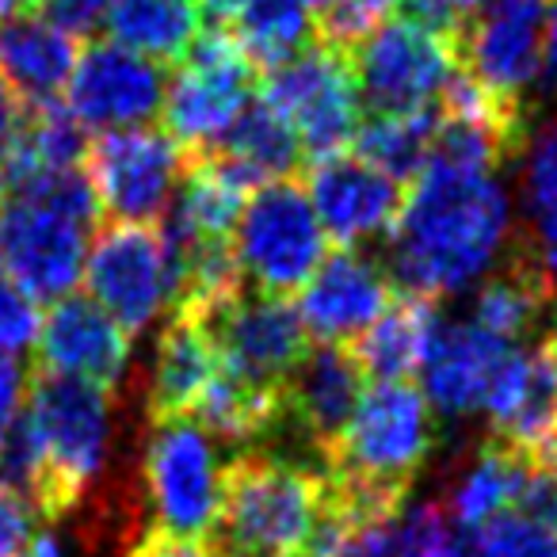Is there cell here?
<instances>
[{
  "instance_id": "cell-1",
  "label": "cell",
  "mask_w": 557,
  "mask_h": 557,
  "mask_svg": "<svg viewBox=\"0 0 557 557\" xmlns=\"http://www.w3.org/2000/svg\"><path fill=\"white\" fill-rule=\"evenodd\" d=\"M511 240V207L500 172L432 164L417 172L386 248L394 290L447 298L493 271Z\"/></svg>"
},
{
  "instance_id": "cell-2",
  "label": "cell",
  "mask_w": 557,
  "mask_h": 557,
  "mask_svg": "<svg viewBox=\"0 0 557 557\" xmlns=\"http://www.w3.org/2000/svg\"><path fill=\"white\" fill-rule=\"evenodd\" d=\"M20 412L35 455L24 496L35 516L54 527L58 519L73 516L103 478L115 432V394L96 382L35 367Z\"/></svg>"
},
{
  "instance_id": "cell-3",
  "label": "cell",
  "mask_w": 557,
  "mask_h": 557,
  "mask_svg": "<svg viewBox=\"0 0 557 557\" xmlns=\"http://www.w3.org/2000/svg\"><path fill=\"white\" fill-rule=\"evenodd\" d=\"M325 511V470L271 450L222 466V500L210 539L225 557H306Z\"/></svg>"
},
{
  "instance_id": "cell-4",
  "label": "cell",
  "mask_w": 557,
  "mask_h": 557,
  "mask_svg": "<svg viewBox=\"0 0 557 557\" xmlns=\"http://www.w3.org/2000/svg\"><path fill=\"white\" fill-rule=\"evenodd\" d=\"M245 283L260 295L290 298L325 260L329 237L313 214L310 191L295 176L252 187L230 233Z\"/></svg>"
},
{
  "instance_id": "cell-5",
  "label": "cell",
  "mask_w": 557,
  "mask_h": 557,
  "mask_svg": "<svg viewBox=\"0 0 557 557\" xmlns=\"http://www.w3.org/2000/svg\"><path fill=\"white\" fill-rule=\"evenodd\" d=\"M256 96L295 131L310 161L348 153L359 131V92L351 54L313 39L287 62L256 77Z\"/></svg>"
},
{
  "instance_id": "cell-6",
  "label": "cell",
  "mask_w": 557,
  "mask_h": 557,
  "mask_svg": "<svg viewBox=\"0 0 557 557\" xmlns=\"http://www.w3.org/2000/svg\"><path fill=\"white\" fill-rule=\"evenodd\" d=\"M256 96V65L245 58L225 27H210L191 42L184 62L172 70L161 100V131L184 153L210 149Z\"/></svg>"
},
{
  "instance_id": "cell-7",
  "label": "cell",
  "mask_w": 557,
  "mask_h": 557,
  "mask_svg": "<svg viewBox=\"0 0 557 557\" xmlns=\"http://www.w3.org/2000/svg\"><path fill=\"white\" fill-rule=\"evenodd\" d=\"M348 54L359 108L371 115L435 108L443 85L458 73V42L412 20H389L374 27Z\"/></svg>"
},
{
  "instance_id": "cell-8",
  "label": "cell",
  "mask_w": 557,
  "mask_h": 557,
  "mask_svg": "<svg viewBox=\"0 0 557 557\" xmlns=\"http://www.w3.org/2000/svg\"><path fill=\"white\" fill-rule=\"evenodd\" d=\"M141 485L164 531L210 539L222 500V466L214 440L191 417L149 424L141 450Z\"/></svg>"
},
{
  "instance_id": "cell-9",
  "label": "cell",
  "mask_w": 557,
  "mask_h": 557,
  "mask_svg": "<svg viewBox=\"0 0 557 557\" xmlns=\"http://www.w3.org/2000/svg\"><path fill=\"white\" fill-rule=\"evenodd\" d=\"M85 172L100 214H108L111 222L153 225L172 207L184 172V149L153 126L103 131L96 141H88Z\"/></svg>"
},
{
  "instance_id": "cell-10",
  "label": "cell",
  "mask_w": 557,
  "mask_h": 557,
  "mask_svg": "<svg viewBox=\"0 0 557 557\" xmlns=\"http://www.w3.org/2000/svg\"><path fill=\"white\" fill-rule=\"evenodd\" d=\"M88 225L32 195L0 202V268L35 302H58L85 275Z\"/></svg>"
},
{
  "instance_id": "cell-11",
  "label": "cell",
  "mask_w": 557,
  "mask_h": 557,
  "mask_svg": "<svg viewBox=\"0 0 557 557\" xmlns=\"http://www.w3.org/2000/svg\"><path fill=\"white\" fill-rule=\"evenodd\" d=\"M88 298L123 329L138 336L169 306V268L157 225L111 222L85 256Z\"/></svg>"
},
{
  "instance_id": "cell-12",
  "label": "cell",
  "mask_w": 557,
  "mask_h": 557,
  "mask_svg": "<svg viewBox=\"0 0 557 557\" xmlns=\"http://www.w3.org/2000/svg\"><path fill=\"white\" fill-rule=\"evenodd\" d=\"M549 0H488L458 32V70L511 108H527L523 92L542 70Z\"/></svg>"
},
{
  "instance_id": "cell-13",
  "label": "cell",
  "mask_w": 557,
  "mask_h": 557,
  "mask_svg": "<svg viewBox=\"0 0 557 557\" xmlns=\"http://www.w3.org/2000/svg\"><path fill=\"white\" fill-rule=\"evenodd\" d=\"M169 65L141 58L119 42H88L65 85V108L81 126L126 131L161 115Z\"/></svg>"
},
{
  "instance_id": "cell-14",
  "label": "cell",
  "mask_w": 557,
  "mask_h": 557,
  "mask_svg": "<svg viewBox=\"0 0 557 557\" xmlns=\"http://www.w3.org/2000/svg\"><path fill=\"white\" fill-rule=\"evenodd\" d=\"M207 329L222 363L260 386H287L310 351V333L298 318V306L290 298L260 295L252 287L222 306L207 321Z\"/></svg>"
},
{
  "instance_id": "cell-15",
  "label": "cell",
  "mask_w": 557,
  "mask_h": 557,
  "mask_svg": "<svg viewBox=\"0 0 557 557\" xmlns=\"http://www.w3.org/2000/svg\"><path fill=\"white\" fill-rule=\"evenodd\" d=\"M394 283L386 263L367 252L336 248L325 252L306 287L298 290V318H302L310 341L318 344H351L374 325L394 298Z\"/></svg>"
},
{
  "instance_id": "cell-16",
  "label": "cell",
  "mask_w": 557,
  "mask_h": 557,
  "mask_svg": "<svg viewBox=\"0 0 557 557\" xmlns=\"http://www.w3.org/2000/svg\"><path fill=\"white\" fill-rule=\"evenodd\" d=\"M310 202L325 237L336 248H348L394 230L405 202V184L348 149V153L313 161Z\"/></svg>"
},
{
  "instance_id": "cell-17",
  "label": "cell",
  "mask_w": 557,
  "mask_h": 557,
  "mask_svg": "<svg viewBox=\"0 0 557 557\" xmlns=\"http://www.w3.org/2000/svg\"><path fill=\"white\" fill-rule=\"evenodd\" d=\"M35 367L85 379L115 394L131 367V336L88 295H65L50 306L35 336Z\"/></svg>"
},
{
  "instance_id": "cell-18",
  "label": "cell",
  "mask_w": 557,
  "mask_h": 557,
  "mask_svg": "<svg viewBox=\"0 0 557 557\" xmlns=\"http://www.w3.org/2000/svg\"><path fill=\"white\" fill-rule=\"evenodd\" d=\"M363 389L367 371L351 344H310L287 382V428H298V435L325 458Z\"/></svg>"
},
{
  "instance_id": "cell-19",
  "label": "cell",
  "mask_w": 557,
  "mask_h": 557,
  "mask_svg": "<svg viewBox=\"0 0 557 557\" xmlns=\"http://www.w3.org/2000/svg\"><path fill=\"white\" fill-rule=\"evenodd\" d=\"M508 341L481 329L478 321L440 325L424 359V397L443 417H473L485 409V394L500 371Z\"/></svg>"
},
{
  "instance_id": "cell-20",
  "label": "cell",
  "mask_w": 557,
  "mask_h": 557,
  "mask_svg": "<svg viewBox=\"0 0 557 557\" xmlns=\"http://www.w3.org/2000/svg\"><path fill=\"white\" fill-rule=\"evenodd\" d=\"M554 271L519 233H511L508 248L493 263L481 290L473 298V321L500 341H523L534 333L546 306L554 302Z\"/></svg>"
},
{
  "instance_id": "cell-21",
  "label": "cell",
  "mask_w": 557,
  "mask_h": 557,
  "mask_svg": "<svg viewBox=\"0 0 557 557\" xmlns=\"http://www.w3.org/2000/svg\"><path fill=\"white\" fill-rule=\"evenodd\" d=\"M218 363H222V356H218V344L210 336L207 321L187 318V313H169V325L157 341L153 371H149V424L191 417L195 401L202 397L207 382L214 379Z\"/></svg>"
},
{
  "instance_id": "cell-22",
  "label": "cell",
  "mask_w": 557,
  "mask_h": 557,
  "mask_svg": "<svg viewBox=\"0 0 557 557\" xmlns=\"http://www.w3.org/2000/svg\"><path fill=\"white\" fill-rule=\"evenodd\" d=\"M77 62V39L54 32L39 16L0 24V81L16 92L24 108L62 100Z\"/></svg>"
},
{
  "instance_id": "cell-23",
  "label": "cell",
  "mask_w": 557,
  "mask_h": 557,
  "mask_svg": "<svg viewBox=\"0 0 557 557\" xmlns=\"http://www.w3.org/2000/svg\"><path fill=\"white\" fill-rule=\"evenodd\" d=\"M435 329H440V302L397 290L386 310L374 318V325L359 341H351V351L363 363L367 379L409 382L424 367Z\"/></svg>"
},
{
  "instance_id": "cell-24",
  "label": "cell",
  "mask_w": 557,
  "mask_h": 557,
  "mask_svg": "<svg viewBox=\"0 0 557 557\" xmlns=\"http://www.w3.org/2000/svg\"><path fill=\"white\" fill-rule=\"evenodd\" d=\"M111 42L176 70L202 35L199 0H108Z\"/></svg>"
},
{
  "instance_id": "cell-25",
  "label": "cell",
  "mask_w": 557,
  "mask_h": 557,
  "mask_svg": "<svg viewBox=\"0 0 557 557\" xmlns=\"http://www.w3.org/2000/svg\"><path fill=\"white\" fill-rule=\"evenodd\" d=\"M534 466V458H527L523 450L508 447L504 440L488 435L478 447V455L470 458L462 473H458L455 488H450V516L458 519V527L478 531L481 523H488L500 511H516L519 493H523L527 470Z\"/></svg>"
},
{
  "instance_id": "cell-26",
  "label": "cell",
  "mask_w": 557,
  "mask_h": 557,
  "mask_svg": "<svg viewBox=\"0 0 557 557\" xmlns=\"http://www.w3.org/2000/svg\"><path fill=\"white\" fill-rule=\"evenodd\" d=\"M210 149H218V153H225L230 161H237L240 169L252 172L260 184L298 176V169H302V161H306L295 131H290L260 96H252V100L237 111V119L225 126V134Z\"/></svg>"
},
{
  "instance_id": "cell-27",
  "label": "cell",
  "mask_w": 557,
  "mask_h": 557,
  "mask_svg": "<svg viewBox=\"0 0 557 557\" xmlns=\"http://www.w3.org/2000/svg\"><path fill=\"white\" fill-rule=\"evenodd\" d=\"M237 39L256 73L287 62L302 47L313 42V12L306 0H248L245 9L225 24Z\"/></svg>"
},
{
  "instance_id": "cell-28",
  "label": "cell",
  "mask_w": 557,
  "mask_h": 557,
  "mask_svg": "<svg viewBox=\"0 0 557 557\" xmlns=\"http://www.w3.org/2000/svg\"><path fill=\"white\" fill-rule=\"evenodd\" d=\"M432 131L435 108L405 111V115H371L367 123H359L356 138H351V153L394 176L397 184H412L428 161Z\"/></svg>"
},
{
  "instance_id": "cell-29",
  "label": "cell",
  "mask_w": 557,
  "mask_h": 557,
  "mask_svg": "<svg viewBox=\"0 0 557 557\" xmlns=\"http://www.w3.org/2000/svg\"><path fill=\"white\" fill-rule=\"evenodd\" d=\"M523 169V218L519 237L546 260L557 275V119H549L534 138H527Z\"/></svg>"
},
{
  "instance_id": "cell-30",
  "label": "cell",
  "mask_w": 557,
  "mask_h": 557,
  "mask_svg": "<svg viewBox=\"0 0 557 557\" xmlns=\"http://www.w3.org/2000/svg\"><path fill=\"white\" fill-rule=\"evenodd\" d=\"M394 554L397 557H470L466 527L450 516L447 504L424 500L397 519L394 527Z\"/></svg>"
},
{
  "instance_id": "cell-31",
  "label": "cell",
  "mask_w": 557,
  "mask_h": 557,
  "mask_svg": "<svg viewBox=\"0 0 557 557\" xmlns=\"http://www.w3.org/2000/svg\"><path fill=\"white\" fill-rule=\"evenodd\" d=\"M470 557H557V527L523 511H500L478 527Z\"/></svg>"
},
{
  "instance_id": "cell-32",
  "label": "cell",
  "mask_w": 557,
  "mask_h": 557,
  "mask_svg": "<svg viewBox=\"0 0 557 557\" xmlns=\"http://www.w3.org/2000/svg\"><path fill=\"white\" fill-rule=\"evenodd\" d=\"M394 9L397 0H333L313 16V39L336 50H356Z\"/></svg>"
},
{
  "instance_id": "cell-33",
  "label": "cell",
  "mask_w": 557,
  "mask_h": 557,
  "mask_svg": "<svg viewBox=\"0 0 557 557\" xmlns=\"http://www.w3.org/2000/svg\"><path fill=\"white\" fill-rule=\"evenodd\" d=\"M39 302L16 287V283H0V356H20L39 336Z\"/></svg>"
},
{
  "instance_id": "cell-34",
  "label": "cell",
  "mask_w": 557,
  "mask_h": 557,
  "mask_svg": "<svg viewBox=\"0 0 557 557\" xmlns=\"http://www.w3.org/2000/svg\"><path fill=\"white\" fill-rule=\"evenodd\" d=\"M35 16L70 39H88L108 16V0H35Z\"/></svg>"
},
{
  "instance_id": "cell-35",
  "label": "cell",
  "mask_w": 557,
  "mask_h": 557,
  "mask_svg": "<svg viewBox=\"0 0 557 557\" xmlns=\"http://www.w3.org/2000/svg\"><path fill=\"white\" fill-rule=\"evenodd\" d=\"M35 519L39 516H35L32 500L20 488H12L9 481H0V557H16L24 549Z\"/></svg>"
},
{
  "instance_id": "cell-36",
  "label": "cell",
  "mask_w": 557,
  "mask_h": 557,
  "mask_svg": "<svg viewBox=\"0 0 557 557\" xmlns=\"http://www.w3.org/2000/svg\"><path fill=\"white\" fill-rule=\"evenodd\" d=\"M131 557H225V549L214 539H187V534H172L164 527H149L134 542Z\"/></svg>"
},
{
  "instance_id": "cell-37",
  "label": "cell",
  "mask_w": 557,
  "mask_h": 557,
  "mask_svg": "<svg viewBox=\"0 0 557 557\" xmlns=\"http://www.w3.org/2000/svg\"><path fill=\"white\" fill-rule=\"evenodd\" d=\"M405 9V20L428 27L435 35H447V39L458 42V32H462V12L455 9V0H397Z\"/></svg>"
},
{
  "instance_id": "cell-38",
  "label": "cell",
  "mask_w": 557,
  "mask_h": 557,
  "mask_svg": "<svg viewBox=\"0 0 557 557\" xmlns=\"http://www.w3.org/2000/svg\"><path fill=\"white\" fill-rule=\"evenodd\" d=\"M27 397V374L20 371V363L12 356H0V440L12 428V420L20 417Z\"/></svg>"
},
{
  "instance_id": "cell-39",
  "label": "cell",
  "mask_w": 557,
  "mask_h": 557,
  "mask_svg": "<svg viewBox=\"0 0 557 557\" xmlns=\"http://www.w3.org/2000/svg\"><path fill=\"white\" fill-rule=\"evenodd\" d=\"M542 77H546V88L557 96V0L546 16V39H542Z\"/></svg>"
},
{
  "instance_id": "cell-40",
  "label": "cell",
  "mask_w": 557,
  "mask_h": 557,
  "mask_svg": "<svg viewBox=\"0 0 557 557\" xmlns=\"http://www.w3.org/2000/svg\"><path fill=\"white\" fill-rule=\"evenodd\" d=\"M16 557H70V554H65L62 534H58L54 527L47 523L39 534H32V539L24 542V549H20Z\"/></svg>"
},
{
  "instance_id": "cell-41",
  "label": "cell",
  "mask_w": 557,
  "mask_h": 557,
  "mask_svg": "<svg viewBox=\"0 0 557 557\" xmlns=\"http://www.w3.org/2000/svg\"><path fill=\"white\" fill-rule=\"evenodd\" d=\"M199 4H202V12H210V20H214L218 27H225L240 9H245L248 0H199Z\"/></svg>"
},
{
  "instance_id": "cell-42",
  "label": "cell",
  "mask_w": 557,
  "mask_h": 557,
  "mask_svg": "<svg viewBox=\"0 0 557 557\" xmlns=\"http://www.w3.org/2000/svg\"><path fill=\"white\" fill-rule=\"evenodd\" d=\"M20 16H35V0H0V24Z\"/></svg>"
},
{
  "instance_id": "cell-43",
  "label": "cell",
  "mask_w": 557,
  "mask_h": 557,
  "mask_svg": "<svg viewBox=\"0 0 557 557\" xmlns=\"http://www.w3.org/2000/svg\"><path fill=\"white\" fill-rule=\"evenodd\" d=\"M542 356H546V363H549V371L557 374V329L546 336V344H542Z\"/></svg>"
},
{
  "instance_id": "cell-44",
  "label": "cell",
  "mask_w": 557,
  "mask_h": 557,
  "mask_svg": "<svg viewBox=\"0 0 557 557\" xmlns=\"http://www.w3.org/2000/svg\"><path fill=\"white\" fill-rule=\"evenodd\" d=\"M485 4H488V0H455V9L462 12V20H470L473 12H481Z\"/></svg>"
},
{
  "instance_id": "cell-45",
  "label": "cell",
  "mask_w": 557,
  "mask_h": 557,
  "mask_svg": "<svg viewBox=\"0 0 557 557\" xmlns=\"http://www.w3.org/2000/svg\"><path fill=\"white\" fill-rule=\"evenodd\" d=\"M306 4H310V9H318V12H321V9H325V4H333V0H306Z\"/></svg>"
},
{
  "instance_id": "cell-46",
  "label": "cell",
  "mask_w": 557,
  "mask_h": 557,
  "mask_svg": "<svg viewBox=\"0 0 557 557\" xmlns=\"http://www.w3.org/2000/svg\"><path fill=\"white\" fill-rule=\"evenodd\" d=\"M554 527H557V523H554Z\"/></svg>"
}]
</instances>
